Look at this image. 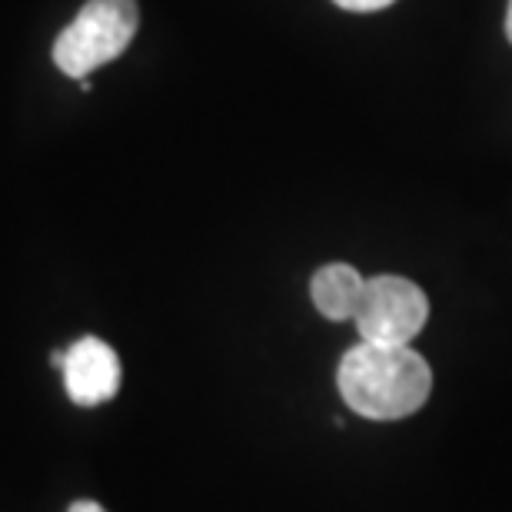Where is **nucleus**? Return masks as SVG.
<instances>
[{"label": "nucleus", "instance_id": "obj_5", "mask_svg": "<svg viewBox=\"0 0 512 512\" xmlns=\"http://www.w3.org/2000/svg\"><path fill=\"white\" fill-rule=\"evenodd\" d=\"M363 286H366V280L350 263H326L313 273L310 296H313V306L326 316V320L340 323V320H353L356 316Z\"/></svg>", "mask_w": 512, "mask_h": 512}, {"label": "nucleus", "instance_id": "obj_6", "mask_svg": "<svg viewBox=\"0 0 512 512\" xmlns=\"http://www.w3.org/2000/svg\"><path fill=\"white\" fill-rule=\"evenodd\" d=\"M333 4L343 10H353V14H370V10H383L389 4H396V0H333Z\"/></svg>", "mask_w": 512, "mask_h": 512}, {"label": "nucleus", "instance_id": "obj_8", "mask_svg": "<svg viewBox=\"0 0 512 512\" xmlns=\"http://www.w3.org/2000/svg\"><path fill=\"white\" fill-rule=\"evenodd\" d=\"M506 37H509V44H512V0H509V7H506Z\"/></svg>", "mask_w": 512, "mask_h": 512}, {"label": "nucleus", "instance_id": "obj_7", "mask_svg": "<svg viewBox=\"0 0 512 512\" xmlns=\"http://www.w3.org/2000/svg\"><path fill=\"white\" fill-rule=\"evenodd\" d=\"M70 512H107V509H100L97 503H74V506H70Z\"/></svg>", "mask_w": 512, "mask_h": 512}, {"label": "nucleus", "instance_id": "obj_2", "mask_svg": "<svg viewBox=\"0 0 512 512\" xmlns=\"http://www.w3.org/2000/svg\"><path fill=\"white\" fill-rule=\"evenodd\" d=\"M137 0H87L84 10L64 27L54 44V64L67 77H90L97 67L117 60L137 37Z\"/></svg>", "mask_w": 512, "mask_h": 512}, {"label": "nucleus", "instance_id": "obj_3", "mask_svg": "<svg viewBox=\"0 0 512 512\" xmlns=\"http://www.w3.org/2000/svg\"><path fill=\"white\" fill-rule=\"evenodd\" d=\"M429 300L406 276H373L363 286L356 306V330L366 343L409 346V340L426 326Z\"/></svg>", "mask_w": 512, "mask_h": 512}, {"label": "nucleus", "instance_id": "obj_1", "mask_svg": "<svg viewBox=\"0 0 512 512\" xmlns=\"http://www.w3.org/2000/svg\"><path fill=\"white\" fill-rule=\"evenodd\" d=\"M336 383L353 413L366 419H403L433 393V370L409 346L363 340L343 356Z\"/></svg>", "mask_w": 512, "mask_h": 512}, {"label": "nucleus", "instance_id": "obj_4", "mask_svg": "<svg viewBox=\"0 0 512 512\" xmlns=\"http://www.w3.org/2000/svg\"><path fill=\"white\" fill-rule=\"evenodd\" d=\"M54 363L64 370L67 396L77 406H100L117 396L120 389V360L104 340L84 336L67 353H57Z\"/></svg>", "mask_w": 512, "mask_h": 512}]
</instances>
